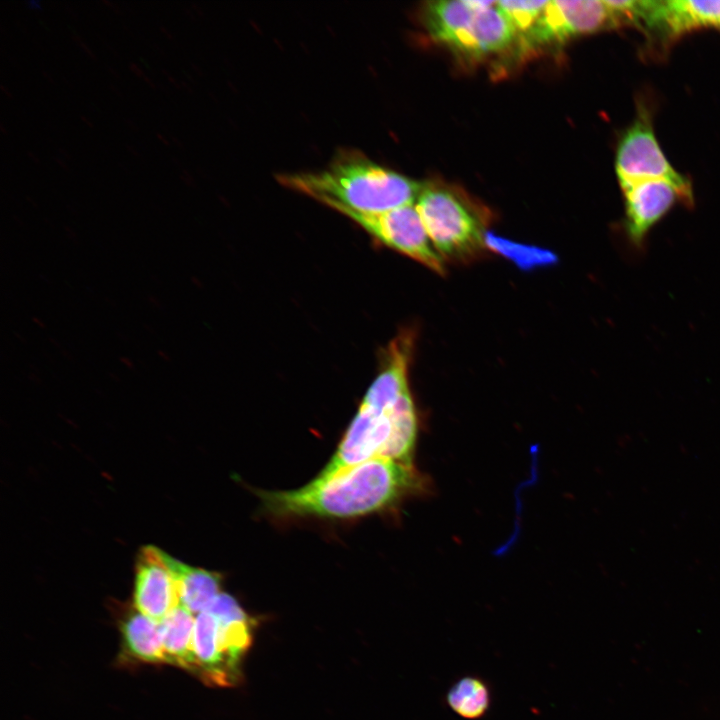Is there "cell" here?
Segmentation results:
<instances>
[{
    "instance_id": "obj_1",
    "label": "cell",
    "mask_w": 720,
    "mask_h": 720,
    "mask_svg": "<svg viewBox=\"0 0 720 720\" xmlns=\"http://www.w3.org/2000/svg\"><path fill=\"white\" fill-rule=\"evenodd\" d=\"M426 489L427 480L413 463L374 457L296 490L256 493L273 516L351 518L392 508Z\"/></svg>"
},
{
    "instance_id": "obj_2",
    "label": "cell",
    "mask_w": 720,
    "mask_h": 720,
    "mask_svg": "<svg viewBox=\"0 0 720 720\" xmlns=\"http://www.w3.org/2000/svg\"><path fill=\"white\" fill-rule=\"evenodd\" d=\"M281 185L329 206L377 213L415 204L423 184L384 168L359 152L341 153L326 169L279 175Z\"/></svg>"
},
{
    "instance_id": "obj_3",
    "label": "cell",
    "mask_w": 720,
    "mask_h": 720,
    "mask_svg": "<svg viewBox=\"0 0 720 720\" xmlns=\"http://www.w3.org/2000/svg\"><path fill=\"white\" fill-rule=\"evenodd\" d=\"M417 415L410 391L378 407L362 401L338 448L316 478H327L374 457L413 463Z\"/></svg>"
},
{
    "instance_id": "obj_4",
    "label": "cell",
    "mask_w": 720,
    "mask_h": 720,
    "mask_svg": "<svg viewBox=\"0 0 720 720\" xmlns=\"http://www.w3.org/2000/svg\"><path fill=\"white\" fill-rule=\"evenodd\" d=\"M424 21L435 40L474 56L502 51L516 36L497 1L429 2Z\"/></svg>"
},
{
    "instance_id": "obj_5",
    "label": "cell",
    "mask_w": 720,
    "mask_h": 720,
    "mask_svg": "<svg viewBox=\"0 0 720 720\" xmlns=\"http://www.w3.org/2000/svg\"><path fill=\"white\" fill-rule=\"evenodd\" d=\"M415 206L444 260L469 261L485 249L487 231L481 218L452 192L424 186Z\"/></svg>"
},
{
    "instance_id": "obj_6",
    "label": "cell",
    "mask_w": 720,
    "mask_h": 720,
    "mask_svg": "<svg viewBox=\"0 0 720 720\" xmlns=\"http://www.w3.org/2000/svg\"><path fill=\"white\" fill-rule=\"evenodd\" d=\"M615 170L621 189L645 180L664 179L694 201L690 181L669 163L656 138L651 111L642 102L618 143Z\"/></svg>"
},
{
    "instance_id": "obj_7",
    "label": "cell",
    "mask_w": 720,
    "mask_h": 720,
    "mask_svg": "<svg viewBox=\"0 0 720 720\" xmlns=\"http://www.w3.org/2000/svg\"><path fill=\"white\" fill-rule=\"evenodd\" d=\"M351 218L386 246L443 275L445 260L432 244L415 204L392 210L366 213L340 206L331 207Z\"/></svg>"
},
{
    "instance_id": "obj_8",
    "label": "cell",
    "mask_w": 720,
    "mask_h": 720,
    "mask_svg": "<svg viewBox=\"0 0 720 720\" xmlns=\"http://www.w3.org/2000/svg\"><path fill=\"white\" fill-rule=\"evenodd\" d=\"M620 25L606 0H552L526 36L534 43L562 41Z\"/></svg>"
},
{
    "instance_id": "obj_9",
    "label": "cell",
    "mask_w": 720,
    "mask_h": 720,
    "mask_svg": "<svg viewBox=\"0 0 720 720\" xmlns=\"http://www.w3.org/2000/svg\"><path fill=\"white\" fill-rule=\"evenodd\" d=\"M625 206V230L631 243L641 247L649 230L681 201L691 200L674 183L664 179L645 180L622 188Z\"/></svg>"
},
{
    "instance_id": "obj_10",
    "label": "cell",
    "mask_w": 720,
    "mask_h": 720,
    "mask_svg": "<svg viewBox=\"0 0 720 720\" xmlns=\"http://www.w3.org/2000/svg\"><path fill=\"white\" fill-rule=\"evenodd\" d=\"M133 602L138 611L158 622L180 604L166 553L154 546H145L138 554Z\"/></svg>"
},
{
    "instance_id": "obj_11",
    "label": "cell",
    "mask_w": 720,
    "mask_h": 720,
    "mask_svg": "<svg viewBox=\"0 0 720 720\" xmlns=\"http://www.w3.org/2000/svg\"><path fill=\"white\" fill-rule=\"evenodd\" d=\"M700 28L720 30V0L649 1L644 31L671 40Z\"/></svg>"
},
{
    "instance_id": "obj_12",
    "label": "cell",
    "mask_w": 720,
    "mask_h": 720,
    "mask_svg": "<svg viewBox=\"0 0 720 720\" xmlns=\"http://www.w3.org/2000/svg\"><path fill=\"white\" fill-rule=\"evenodd\" d=\"M193 651L197 674L207 684L223 687L237 683L228 671L218 647V621L207 610L195 618Z\"/></svg>"
},
{
    "instance_id": "obj_13",
    "label": "cell",
    "mask_w": 720,
    "mask_h": 720,
    "mask_svg": "<svg viewBox=\"0 0 720 720\" xmlns=\"http://www.w3.org/2000/svg\"><path fill=\"white\" fill-rule=\"evenodd\" d=\"M167 563L176 581L180 604L192 613L208 609L221 593V576L202 568L188 566L166 554Z\"/></svg>"
},
{
    "instance_id": "obj_14",
    "label": "cell",
    "mask_w": 720,
    "mask_h": 720,
    "mask_svg": "<svg viewBox=\"0 0 720 720\" xmlns=\"http://www.w3.org/2000/svg\"><path fill=\"white\" fill-rule=\"evenodd\" d=\"M159 625L166 663L197 673L193 651L195 625L193 613L179 604L159 622Z\"/></svg>"
},
{
    "instance_id": "obj_15",
    "label": "cell",
    "mask_w": 720,
    "mask_h": 720,
    "mask_svg": "<svg viewBox=\"0 0 720 720\" xmlns=\"http://www.w3.org/2000/svg\"><path fill=\"white\" fill-rule=\"evenodd\" d=\"M120 630L129 655L148 663H166L158 621L134 607L121 620Z\"/></svg>"
},
{
    "instance_id": "obj_16",
    "label": "cell",
    "mask_w": 720,
    "mask_h": 720,
    "mask_svg": "<svg viewBox=\"0 0 720 720\" xmlns=\"http://www.w3.org/2000/svg\"><path fill=\"white\" fill-rule=\"evenodd\" d=\"M445 701L451 711L466 720H479L489 711L492 692L488 682L479 676L466 675L447 690Z\"/></svg>"
},
{
    "instance_id": "obj_17",
    "label": "cell",
    "mask_w": 720,
    "mask_h": 720,
    "mask_svg": "<svg viewBox=\"0 0 720 720\" xmlns=\"http://www.w3.org/2000/svg\"><path fill=\"white\" fill-rule=\"evenodd\" d=\"M485 246L523 270L551 265L557 261L556 255L549 250L516 243L491 232L485 233Z\"/></svg>"
},
{
    "instance_id": "obj_18",
    "label": "cell",
    "mask_w": 720,
    "mask_h": 720,
    "mask_svg": "<svg viewBox=\"0 0 720 720\" xmlns=\"http://www.w3.org/2000/svg\"><path fill=\"white\" fill-rule=\"evenodd\" d=\"M548 1H497L516 33L527 36L541 17Z\"/></svg>"
},
{
    "instance_id": "obj_19",
    "label": "cell",
    "mask_w": 720,
    "mask_h": 720,
    "mask_svg": "<svg viewBox=\"0 0 720 720\" xmlns=\"http://www.w3.org/2000/svg\"><path fill=\"white\" fill-rule=\"evenodd\" d=\"M73 39H74L75 42L78 43L79 46L82 47V49H83L91 58H95L93 52L89 49V47H87V46L83 43V41H82L81 38H79V37L76 36V35H73Z\"/></svg>"
},
{
    "instance_id": "obj_20",
    "label": "cell",
    "mask_w": 720,
    "mask_h": 720,
    "mask_svg": "<svg viewBox=\"0 0 720 720\" xmlns=\"http://www.w3.org/2000/svg\"><path fill=\"white\" fill-rule=\"evenodd\" d=\"M129 68H130V70H131L133 73H135L137 76H140V77H143V76H144V74H143V72L141 71V69H140L136 64H134L133 62H129Z\"/></svg>"
},
{
    "instance_id": "obj_21",
    "label": "cell",
    "mask_w": 720,
    "mask_h": 720,
    "mask_svg": "<svg viewBox=\"0 0 720 720\" xmlns=\"http://www.w3.org/2000/svg\"><path fill=\"white\" fill-rule=\"evenodd\" d=\"M161 70L166 75V77L169 79V81L171 83H173L174 85L179 87L178 83L174 80V78L169 73H167V71L165 69H161Z\"/></svg>"
},
{
    "instance_id": "obj_22",
    "label": "cell",
    "mask_w": 720,
    "mask_h": 720,
    "mask_svg": "<svg viewBox=\"0 0 720 720\" xmlns=\"http://www.w3.org/2000/svg\"><path fill=\"white\" fill-rule=\"evenodd\" d=\"M101 2L112 7V9H114L117 13H121V10L117 9V7L114 4H112L110 1L102 0Z\"/></svg>"
},
{
    "instance_id": "obj_23",
    "label": "cell",
    "mask_w": 720,
    "mask_h": 720,
    "mask_svg": "<svg viewBox=\"0 0 720 720\" xmlns=\"http://www.w3.org/2000/svg\"><path fill=\"white\" fill-rule=\"evenodd\" d=\"M159 28H160V30L163 31V33H164L167 37H169L170 39L173 38V36L170 34V32H169L163 25L160 24V25H159Z\"/></svg>"
},
{
    "instance_id": "obj_24",
    "label": "cell",
    "mask_w": 720,
    "mask_h": 720,
    "mask_svg": "<svg viewBox=\"0 0 720 720\" xmlns=\"http://www.w3.org/2000/svg\"><path fill=\"white\" fill-rule=\"evenodd\" d=\"M53 159H55V161H56L61 167H63V169L68 170L67 165H66L65 162H63L61 159L55 158V157H53Z\"/></svg>"
},
{
    "instance_id": "obj_25",
    "label": "cell",
    "mask_w": 720,
    "mask_h": 720,
    "mask_svg": "<svg viewBox=\"0 0 720 720\" xmlns=\"http://www.w3.org/2000/svg\"><path fill=\"white\" fill-rule=\"evenodd\" d=\"M143 79H144L145 82H147L151 87L155 88L154 82H153L149 77H147V76L144 75V76H143Z\"/></svg>"
},
{
    "instance_id": "obj_26",
    "label": "cell",
    "mask_w": 720,
    "mask_h": 720,
    "mask_svg": "<svg viewBox=\"0 0 720 720\" xmlns=\"http://www.w3.org/2000/svg\"><path fill=\"white\" fill-rule=\"evenodd\" d=\"M27 155H28L31 159H33V161H34L35 163H39L38 158H37L32 152L28 151V152H27Z\"/></svg>"
},
{
    "instance_id": "obj_27",
    "label": "cell",
    "mask_w": 720,
    "mask_h": 720,
    "mask_svg": "<svg viewBox=\"0 0 720 720\" xmlns=\"http://www.w3.org/2000/svg\"><path fill=\"white\" fill-rule=\"evenodd\" d=\"M158 139H160L165 145H169V142L163 137V135L156 133Z\"/></svg>"
},
{
    "instance_id": "obj_28",
    "label": "cell",
    "mask_w": 720,
    "mask_h": 720,
    "mask_svg": "<svg viewBox=\"0 0 720 720\" xmlns=\"http://www.w3.org/2000/svg\"><path fill=\"white\" fill-rule=\"evenodd\" d=\"M80 118L85 122L89 127H93V124L87 119L85 116L81 115Z\"/></svg>"
},
{
    "instance_id": "obj_29",
    "label": "cell",
    "mask_w": 720,
    "mask_h": 720,
    "mask_svg": "<svg viewBox=\"0 0 720 720\" xmlns=\"http://www.w3.org/2000/svg\"><path fill=\"white\" fill-rule=\"evenodd\" d=\"M125 122H126L132 129H137V126H136L135 124H133L129 119H125Z\"/></svg>"
},
{
    "instance_id": "obj_30",
    "label": "cell",
    "mask_w": 720,
    "mask_h": 720,
    "mask_svg": "<svg viewBox=\"0 0 720 720\" xmlns=\"http://www.w3.org/2000/svg\"><path fill=\"white\" fill-rule=\"evenodd\" d=\"M0 88L7 96H11V93L9 92V90H7L3 85H0Z\"/></svg>"
},
{
    "instance_id": "obj_31",
    "label": "cell",
    "mask_w": 720,
    "mask_h": 720,
    "mask_svg": "<svg viewBox=\"0 0 720 720\" xmlns=\"http://www.w3.org/2000/svg\"><path fill=\"white\" fill-rule=\"evenodd\" d=\"M108 69H109V71L111 72V74H113L116 78H119V74H117L116 71H115L113 68H111V67L108 66Z\"/></svg>"
},
{
    "instance_id": "obj_32",
    "label": "cell",
    "mask_w": 720,
    "mask_h": 720,
    "mask_svg": "<svg viewBox=\"0 0 720 720\" xmlns=\"http://www.w3.org/2000/svg\"><path fill=\"white\" fill-rule=\"evenodd\" d=\"M171 138H172V140H173L175 143H177V145H178L179 147H183V145L181 144V142H180L177 138H175V137L172 136V135H171Z\"/></svg>"
},
{
    "instance_id": "obj_33",
    "label": "cell",
    "mask_w": 720,
    "mask_h": 720,
    "mask_svg": "<svg viewBox=\"0 0 720 720\" xmlns=\"http://www.w3.org/2000/svg\"><path fill=\"white\" fill-rule=\"evenodd\" d=\"M110 88H111L116 94L121 95V92H120L119 90H117V88H116L114 85H111V84H110Z\"/></svg>"
},
{
    "instance_id": "obj_34",
    "label": "cell",
    "mask_w": 720,
    "mask_h": 720,
    "mask_svg": "<svg viewBox=\"0 0 720 720\" xmlns=\"http://www.w3.org/2000/svg\"><path fill=\"white\" fill-rule=\"evenodd\" d=\"M126 148H127L128 150H130L132 154L138 156L137 152H135V150H134L130 145H126Z\"/></svg>"
},
{
    "instance_id": "obj_35",
    "label": "cell",
    "mask_w": 720,
    "mask_h": 720,
    "mask_svg": "<svg viewBox=\"0 0 720 720\" xmlns=\"http://www.w3.org/2000/svg\"><path fill=\"white\" fill-rule=\"evenodd\" d=\"M28 4H29L30 6H37V7L40 6V4H39L38 2H35V1H29Z\"/></svg>"
},
{
    "instance_id": "obj_36",
    "label": "cell",
    "mask_w": 720,
    "mask_h": 720,
    "mask_svg": "<svg viewBox=\"0 0 720 720\" xmlns=\"http://www.w3.org/2000/svg\"><path fill=\"white\" fill-rule=\"evenodd\" d=\"M41 73L43 76H45V78L49 79V81L52 82V78L49 75H47L45 71L42 70Z\"/></svg>"
},
{
    "instance_id": "obj_37",
    "label": "cell",
    "mask_w": 720,
    "mask_h": 720,
    "mask_svg": "<svg viewBox=\"0 0 720 720\" xmlns=\"http://www.w3.org/2000/svg\"><path fill=\"white\" fill-rule=\"evenodd\" d=\"M0 130H1V132H2L3 134H6V133H7V132L5 131V129H4V126H3L2 124H0Z\"/></svg>"
}]
</instances>
